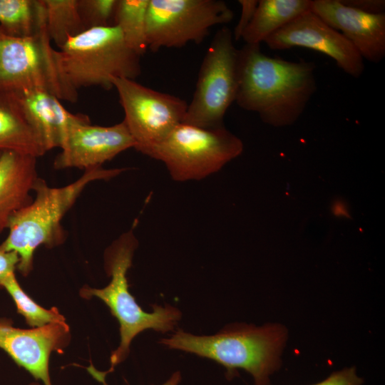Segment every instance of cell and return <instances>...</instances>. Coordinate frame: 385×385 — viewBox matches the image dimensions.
Here are the masks:
<instances>
[{
  "instance_id": "cell-22",
  "label": "cell",
  "mask_w": 385,
  "mask_h": 385,
  "mask_svg": "<svg viewBox=\"0 0 385 385\" xmlns=\"http://www.w3.org/2000/svg\"><path fill=\"white\" fill-rule=\"evenodd\" d=\"M3 288L14 300L19 314L31 328L41 327L53 323L66 322L65 317L56 307L46 309L33 300L21 288L15 274L4 282Z\"/></svg>"
},
{
  "instance_id": "cell-9",
  "label": "cell",
  "mask_w": 385,
  "mask_h": 385,
  "mask_svg": "<svg viewBox=\"0 0 385 385\" xmlns=\"http://www.w3.org/2000/svg\"><path fill=\"white\" fill-rule=\"evenodd\" d=\"M234 13L222 0H149L148 48H180L201 43L210 28L230 23Z\"/></svg>"
},
{
  "instance_id": "cell-25",
  "label": "cell",
  "mask_w": 385,
  "mask_h": 385,
  "mask_svg": "<svg viewBox=\"0 0 385 385\" xmlns=\"http://www.w3.org/2000/svg\"><path fill=\"white\" fill-rule=\"evenodd\" d=\"M238 2L241 6V16L232 32L235 41L242 38V36L250 23L258 4L257 0H239Z\"/></svg>"
},
{
  "instance_id": "cell-30",
  "label": "cell",
  "mask_w": 385,
  "mask_h": 385,
  "mask_svg": "<svg viewBox=\"0 0 385 385\" xmlns=\"http://www.w3.org/2000/svg\"><path fill=\"white\" fill-rule=\"evenodd\" d=\"M29 385H41V384H40L39 382L37 381L31 383Z\"/></svg>"
},
{
  "instance_id": "cell-20",
  "label": "cell",
  "mask_w": 385,
  "mask_h": 385,
  "mask_svg": "<svg viewBox=\"0 0 385 385\" xmlns=\"http://www.w3.org/2000/svg\"><path fill=\"white\" fill-rule=\"evenodd\" d=\"M149 0H118L114 16L127 46L141 56L147 49V11Z\"/></svg>"
},
{
  "instance_id": "cell-16",
  "label": "cell",
  "mask_w": 385,
  "mask_h": 385,
  "mask_svg": "<svg viewBox=\"0 0 385 385\" xmlns=\"http://www.w3.org/2000/svg\"><path fill=\"white\" fill-rule=\"evenodd\" d=\"M38 158L46 153L16 92L0 91V151Z\"/></svg>"
},
{
  "instance_id": "cell-8",
  "label": "cell",
  "mask_w": 385,
  "mask_h": 385,
  "mask_svg": "<svg viewBox=\"0 0 385 385\" xmlns=\"http://www.w3.org/2000/svg\"><path fill=\"white\" fill-rule=\"evenodd\" d=\"M237 59L232 31L223 26L215 34L202 61L183 123L207 128L224 126L225 114L236 98Z\"/></svg>"
},
{
  "instance_id": "cell-21",
  "label": "cell",
  "mask_w": 385,
  "mask_h": 385,
  "mask_svg": "<svg viewBox=\"0 0 385 385\" xmlns=\"http://www.w3.org/2000/svg\"><path fill=\"white\" fill-rule=\"evenodd\" d=\"M36 23L35 0H0V28L4 35L32 36Z\"/></svg>"
},
{
  "instance_id": "cell-23",
  "label": "cell",
  "mask_w": 385,
  "mask_h": 385,
  "mask_svg": "<svg viewBox=\"0 0 385 385\" xmlns=\"http://www.w3.org/2000/svg\"><path fill=\"white\" fill-rule=\"evenodd\" d=\"M118 0H78L86 29L113 25Z\"/></svg>"
},
{
  "instance_id": "cell-32",
  "label": "cell",
  "mask_w": 385,
  "mask_h": 385,
  "mask_svg": "<svg viewBox=\"0 0 385 385\" xmlns=\"http://www.w3.org/2000/svg\"><path fill=\"white\" fill-rule=\"evenodd\" d=\"M1 152H2V151H0V155H1Z\"/></svg>"
},
{
  "instance_id": "cell-2",
  "label": "cell",
  "mask_w": 385,
  "mask_h": 385,
  "mask_svg": "<svg viewBox=\"0 0 385 385\" xmlns=\"http://www.w3.org/2000/svg\"><path fill=\"white\" fill-rule=\"evenodd\" d=\"M287 339V330L280 324H235L210 336L178 330L159 342L215 361L226 369L227 376L242 369L252 376L255 385H270V375L280 366Z\"/></svg>"
},
{
  "instance_id": "cell-4",
  "label": "cell",
  "mask_w": 385,
  "mask_h": 385,
  "mask_svg": "<svg viewBox=\"0 0 385 385\" xmlns=\"http://www.w3.org/2000/svg\"><path fill=\"white\" fill-rule=\"evenodd\" d=\"M56 67L67 101H77L83 87L113 88L115 78L135 80L141 73L140 58L125 43L115 25L87 29L53 51Z\"/></svg>"
},
{
  "instance_id": "cell-27",
  "label": "cell",
  "mask_w": 385,
  "mask_h": 385,
  "mask_svg": "<svg viewBox=\"0 0 385 385\" xmlns=\"http://www.w3.org/2000/svg\"><path fill=\"white\" fill-rule=\"evenodd\" d=\"M348 6L371 14H383L385 11L384 0H340Z\"/></svg>"
},
{
  "instance_id": "cell-31",
  "label": "cell",
  "mask_w": 385,
  "mask_h": 385,
  "mask_svg": "<svg viewBox=\"0 0 385 385\" xmlns=\"http://www.w3.org/2000/svg\"><path fill=\"white\" fill-rule=\"evenodd\" d=\"M3 34H4V33H3L2 30H1V28H0V36H1Z\"/></svg>"
},
{
  "instance_id": "cell-15",
  "label": "cell",
  "mask_w": 385,
  "mask_h": 385,
  "mask_svg": "<svg viewBox=\"0 0 385 385\" xmlns=\"http://www.w3.org/2000/svg\"><path fill=\"white\" fill-rule=\"evenodd\" d=\"M36 158L14 151L0 155V233L11 217L30 203V192L38 178Z\"/></svg>"
},
{
  "instance_id": "cell-12",
  "label": "cell",
  "mask_w": 385,
  "mask_h": 385,
  "mask_svg": "<svg viewBox=\"0 0 385 385\" xmlns=\"http://www.w3.org/2000/svg\"><path fill=\"white\" fill-rule=\"evenodd\" d=\"M271 50L302 47L319 51L332 58L346 74L359 78L365 66L354 46L312 10L307 11L264 41Z\"/></svg>"
},
{
  "instance_id": "cell-7",
  "label": "cell",
  "mask_w": 385,
  "mask_h": 385,
  "mask_svg": "<svg viewBox=\"0 0 385 385\" xmlns=\"http://www.w3.org/2000/svg\"><path fill=\"white\" fill-rule=\"evenodd\" d=\"M37 23L30 37L0 36V91L44 90L66 101L48 35L42 0L35 1Z\"/></svg>"
},
{
  "instance_id": "cell-10",
  "label": "cell",
  "mask_w": 385,
  "mask_h": 385,
  "mask_svg": "<svg viewBox=\"0 0 385 385\" xmlns=\"http://www.w3.org/2000/svg\"><path fill=\"white\" fill-rule=\"evenodd\" d=\"M125 122L143 154L165 139L183 122L188 103L183 99L144 86L135 80L115 78L113 81Z\"/></svg>"
},
{
  "instance_id": "cell-24",
  "label": "cell",
  "mask_w": 385,
  "mask_h": 385,
  "mask_svg": "<svg viewBox=\"0 0 385 385\" xmlns=\"http://www.w3.org/2000/svg\"><path fill=\"white\" fill-rule=\"evenodd\" d=\"M362 382L355 368L350 367L335 371L322 381L312 385H361Z\"/></svg>"
},
{
  "instance_id": "cell-26",
  "label": "cell",
  "mask_w": 385,
  "mask_h": 385,
  "mask_svg": "<svg viewBox=\"0 0 385 385\" xmlns=\"http://www.w3.org/2000/svg\"><path fill=\"white\" fill-rule=\"evenodd\" d=\"M19 262V257L16 252L0 250V289H3L4 281L15 274Z\"/></svg>"
},
{
  "instance_id": "cell-29",
  "label": "cell",
  "mask_w": 385,
  "mask_h": 385,
  "mask_svg": "<svg viewBox=\"0 0 385 385\" xmlns=\"http://www.w3.org/2000/svg\"><path fill=\"white\" fill-rule=\"evenodd\" d=\"M332 211L337 217H349L348 207L346 204L342 200H337L334 202L332 207Z\"/></svg>"
},
{
  "instance_id": "cell-19",
  "label": "cell",
  "mask_w": 385,
  "mask_h": 385,
  "mask_svg": "<svg viewBox=\"0 0 385 385\" xmlns=\"http://www.w3.org/2000/svg\"><path fill=\"white\" fill-rule=\"evenodd\" d=\"M43 4L48 35L58 48L86 29L78 0H43Z\"/></svg>"
},
{
  "instance_id": "cell-6",
  "label": "cell",
  "mask_w": 385,
  "mask_h": 385,
  "mask_svg": "<svg viewBox=\"0 0 385 385\" xmlns=\"http://www.w3.org/2000/svg\"><path fill=\"white\" fill-rule=\"evenodd\" d=\"M243 144L224 126L202 128L182 123L144 155L163 162L179 182L200 180L240 155Z\"/></svg>"
},
{
  "instance_id": "cell-18",
  "label": "cell",
  "mask_w": 385,
  "mask_h": 385,
  "mask_svg": "<svg viewBox=\"0 0 385 385\" xmlns=\"http://www.w3.org/2000/svg\"><path fill=\"white\" fill-rule=\"evenodd\" d=\"M310 0H260L242 38L245 44H260L267 38L311 10Z\"/></svg>"
},
{
  "instance_id": "cell-3",
  "label": "cell",
  "mask_w": 385,
  "mask_h": 385,
  "mask_svg": "<svg viewBox=\"0 0 385 385\" xmlns=\"http://www.w3.org/2000/svg\"><path fill=\"white\" fill-rule=\"evenodd\" d=\"M126 169L90 168L72 183L60 188L50 187L38 178L33 189L34 198L11 217L9 234L0 244V250L16 252L19 257L17 270L27 276L33 269L34 252L38 247L52 248L65 241L61 220L87 185L96 180H110Z\"/></svg>"
},
{
  "instance_id": "cell-28",
  "label": "cell",
  "mask_w": 385,
  "mask_h": 385,
  "mask_svg": "<svg viewBox=\"0 0 385 385\" xmlns=\"http://www.w3.org/2000/svg\"><path fill=\"white\" fill-rule=\"evenodd\" d=\"M88 371L98 381L101 382L103 385H108L106 381V371H101L96 369L92 364L87 368ZM181 381V374L180 371H175L162 385H178Z\"/></svg>"
},
{
  "instance_id": "cell-14",
  "label": "cell",
  "mask_w": 385,
  "mask_h": 385,
  "mask_svg": "<svg viewBox=\"0 0 385 385\" xmlns=\"http://www.w3.org/2000/svg\"><path fill=\"white\" fill-rule=\"evenodd\" d=\"M311 10L340 32L363 59L379 63L385 57V14H371L340 0H314Z\"/></svg>"
},
{
  "instance_id": "cell-1",
  "label": "cell",
  "mask_w": 385,
  "mask_h": 385,
  "mask_svg": "<svg viewBox=\"0 0 385 385\" xmlns=\"http://www.w3.org/2000/svg\"><path fill=\"white\" fill-rule=\"evenodd\" d=\"M316 64L267 56L260 44L238 49L235 102L274 127L292 125L317 91Z\"/></svg>"
},
{
  "instance_id": "cell-5",
  "label": "cell",
  "mask_w": 385,
  "mask_h": 385,
  "mask_svg": "<svg viewBox=\"0 0 385 385\" xmlns=\"http://www.w3.org/2000/svg\"><path fill=\"white\" fill-rule=\"evenodd\" d=\"M138 245L132 230L123 233L105 250V270L111 277L108 284L101 289L85 286L80 290L83 298L95 297L101 299L119 323L120 342L111 354V368L107 373L126 359L131 342L139 333L147 329L162 333L171 331L182 316L178 309L168 304H154L153 311L146 312L130 294L127 272Z\"/></svg>"
},
{
  "instance_id": "cell-11",
  "label": "cell",
  "mask_w": 385,
  "mask_h": 385,
  "mask_svg": "<svg viewBox=\"0 0 385 385\" xmlns=\"http://www.w3.org/2000/svg\"><path fill=\"white\" fill-rule=\"evenodd\" d=\"M135 143L125 122L111 126L95 125L88 116L75 115L63 134L53 167L56 170L78 168L84 170L101 167Z\"/></svg>"
},
{
  "instance_id": "cell-13",
  "label": "cell",
  "mask_w": 385,
  "mask_h": 385,
  "mask_svg": "<svg viewBox=\"0 0 385 385\" xmlns=\"http://www.w3.org/2000/svg\"><path fill=\"white\" fill-rule=\"evenodd\" d=\"M70 338L66 322L21 329L14 327L9 319H0V349L43 385H52L49 374L51 353H62Z\"/></svg>"
},
{
  "instance_id": "cell-17",
  "label": "cell",
  "mask_w": 385,
  "mask_h": 385,
  "mask_svg": "<svg viewBox=\"0 0 385 385\" xmlns=\"http://www.w3.org/2000/svg\"><path fill=\"white\" fill-rule=\"evenodd\" d=\"M16 93L46 152L60 148L65 130L73 114L63 106L58 98L47 91Z\"/></svg>"
}]
</instances>
